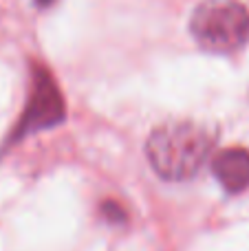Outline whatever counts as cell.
Wrapping results in <instances>:
<instances>
[{"label": "cell", "mask_w": 249, "mask_h": 251, "mask_svg": "<svg viewBox=\"0 0 249 251\" xmlns=\"http://www.w3.org/2000/svg\"><path fill=\"white\" fill-rule=\"evenodd\" d=\"M101 214H104V218L108 223H117V225L126 223V212H124V207L119 203H115V201H106V203L101 205Z\"/></svg>", "instance_id": "cell-5"}, {"label": "cell", "mask_w": 249, "mask_h": 251, "mask_svg": "<svg viewBox=\"0 0 249 251\" xmlns=\"http://www.w3.org/2000/svg\"><path fill=\"white\" fill-rule=\"evenodd\" d=\"M190 33L205 51L234 53L249 38V11L238 0H205L190 18Z\"/></svg>", "instance_id": "cell-2"}, {"label": "cell", "mask_w": 249, "mask_h": 251, "mask_svg": "<svg viewBox=\"0 0 249 251\" xmlns=\"http://www.w3.org/2000/svg\"><path fill=\"white\" fill-rule=\"evenodd\" d=\"M64 97H62L55 79L51 77V73L42 64H33L29 100H26L20 122L16 124L11 137H9V143H18L20 139L29 137L33 132H40V130L55 128V126L64 122Z\"/></svg>", "instance_id": "cell-3"}, {"label": "cell", "mask_w": 249, "mask_h": 251, "mask_svg": "<svg viewBox=\"0 0 249 251\" xmlns=\"http://www.w3.org/2000/svg\"><path fill=\"white\" fill-rule=\"evenodd\" d=\"M214 146L203 126L192 122H168L150 132L146 156L152 170L166 181H190L201 172Z\"/></svg>", "instance_id": "cell-1"}, {"label": "cell", "mask_w": 249, "mask_h": 251, "mask_svg": "<svg viewBox=\"0 0 249 251\" xmlns=\"http://www.w3.org/2000/svg\"><path fill=\"white\" fill-rule=\"evenodd\" d=\"M35 4L38 7H49V4H53V0H35Z\"/></svg>", "instance_id": "cell-6"}, {"label": "cell", "mask_w": 249, "mask_h": 251, "mask_svg": "<svg viewBox=\"0 0 249 251\" xmlns=\"http://www.w3.org/2000/svg\"><path fill=\"white\" fill-rule=\"evenodd\" d=\"M212 170L219 183L225 187L229 194H238V192L249 187V150L245 148H227V150L219 152L212 161Z\"/></svg>", "instance_id": "cell-4"}]
</instances>
